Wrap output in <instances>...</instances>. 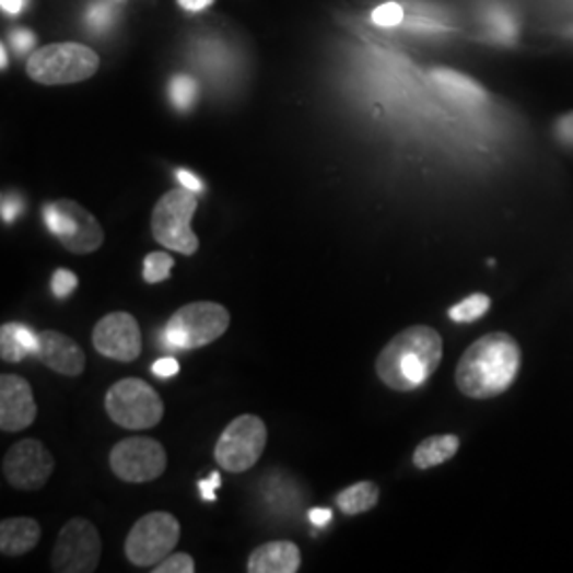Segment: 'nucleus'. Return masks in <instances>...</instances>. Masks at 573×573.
Segmentation results:
<instances>
[{
    "label": "nucleus",
    "mask_w": 573,
    "mask_h": 573,
    "mask_svg": "<svg viewBox=\"0 0 573 573\" xmlns=\"http://www.w3.org/2000/svg\"><path fill=\"white\" fill-rule=\"evenodd\" d=\"M521 347L503 331L476 340L459 359L455 381L461 394L473 399L502 395L518 376Z\"/></svg>",
    "instance_id": "nucleus-1"
},
{
    "label": "nucleus",
    "mask_w": 573,
    "mask_h": 573,
    "mask_svg": "<svg viewBox=\"0 0 573 573\" xmlns=\"http://www.w3.org/2000/svg\"><path fill=\"white\" fill-rule=\"evenodd\" d=\"M444 355L442 336L428 325L399 331L376 359L378 378L394 391L408 394L425 385Z\"/></svg>",
    "instance_id": "nucleus-2"
},
{
    "label": "nucleus",
    "mask_w": 573,
    "mask_h": 573,
    "mask_svg": "<svg viewBox=\"0 0 573 573\" xmlns=\"http://www.w3.org/2000/svg\"><path fill=\"white\" fill-rule=\"evenodd\" d=\"M196 211V191L180 187L164 194L151 213V234L155 243L180 255H196L200 249V241L191 230V217Z\"/></svg>",
    "instance_id": "nucleus-3"
},
{
    "label": "nucleus",
    "mask_w": 573,
    "mask_h": 573,
    "mask_svg": "<svg viewBox=\"0 0 573 573\" xmlns=\"http://www.w3.org/2000/svg\"><path fill=\"white\" fill-rule=\"evenodd\" d=\"M101 67L96 51L79 43H56L31 54L26 71L43 85H69L94 77Z\"/></svg>",
    "instance_id": "nucleus-4"
},
{
    "label": "nucleus",
    "mask_w": 573,
    "mask_h": 573,
    "mask_svg": "<svg viewBox=\"0 0 573 573\" xmlns=\"http://www.w3.org/2000/svg\"><path fill=\"white\" fill-rule=\"evenodd\" d=\"M230 321V311L217 302L185 304L166 323L164 344L168 349H202L219 340Z\"/></svg>",
    "instance_id": "nucleus-5"
},
{
    "label": "nucleus",
    "mask_w": 573,
    "mask_h": 573,
    "mask_svg": "<svg viewBox=\"0 0 573 573\" xmlns=\"http://www.w3.org/2000/svg\"><path fill=\"white\" fill-rule=\"evenodd\" d=\"M108 419L124 430H151L164 419V401L141 378L117 381L105 397Z\"/></svg>",
    "instance_id": "nucleus-6"
},
{
    "label": "nucleus",
    "mask_w": 573,
    "mask_h": 573,
    "mask_svg": "<svg viewBox=\"0 0 573 573\" xmlns=\"http://www.w3.org/2000/svg\"><path fill=\"white\" fill-rule=\"evenodd\" d=\"M43 221L47 230L62 243V247L74 255L98 252L105 243V230L101 221L74 200L45 204Z\"/></svg>",
    "instance_id": "nucleus-7"
},
{
    "label": "nucleus",
    "mask_w": 573,
    "mask_h": 573,
    "mask_svg": "<svg viewBox=\"0 0 573 573\" xmlns=\"http://www.w3.org/2000/svg\"><path fill=\"white\" fill-rule=\"evenodd\" d=\"M179 521L171 512H149L126 538V559L137 568H155L179 543Z\"/></svg>",
    "instance_id": "nucleus-8"
},
{
    "label": "nucleus",
    "mask_w": 573,
    "mask_h": 573,
    "mask_svg": "<svg viewBox=\"0 0 573 573\" xmlns=\"http://www.w3.org/2000/svg\"><path fill=\"white\" fill-rule=\"evenodd\" d=\"M266 442V423L255 414H241L219 435L215 461L230 473H243L261 459Z\"/></svg>",
    "instance_id": "nucleus-9"
},
{
    "label": "nucleus",
    "mask_w": 573,
    "mask_h": 573,
    "mask_svg": "<svg viewBox=\"0 0 573 573\" xmlns=\"http://www.w3.org/2000/svg\"><path fill=\"white\" fill-rule=\"evenodd\" d=\"M108 466L119 480L143 484L157 480L166 471L168 455L157 440L135 435L113 446L108 455Z\"/></svg>",
    "instance_id": "nucleus-10"
},
{
    "label": "nucleus",
    "mask_w": 573,
    "mask_h": 573,
    "mask_svg": "<svg viewBox=\"0 0 573 573\" xmlns=\"http://www.w3.org/2000/svg\"><path fill=\"white\" fill-rule=\"evenodd\" d=\"M103 554L98 529L85 518H71L51 552V570L60 573L96 572Z\"/></svg>",
    "instance_id": "nucleus-11"
},
{
    "label": "nucleus",
    "mask_w": 573,
    "mask_h": 573,
    "mask_svg": "<svg viewBox=\"0 0 573 573\" xmlns=\"http://www.w3.org/2000/svg\"><path fill=\"white\" fill-rule=\"evenodd\" d=\"M54 455L38 440H22L2 459L4 480L20 491H38L54 473Z\"/></svg>",
    "instance_id": "nucleus-12"
},
{
    "label": "nucleus",
    "mask_w": 573,
    "mask_h": 573,
    "mask_svg": "<svg viewBox=\"0 0 573 573\" xmlns=\"http://www.w3.org/2000/svg\"><path fill=\"white\" fill-rule=\"evenodd\" d=\"M94 349L113 361H135L143 351V336L130 313H110L92 331Z\"/></svg>",
    "instance_id": "nucleus-13"
},
{
    "label": "nucleus",
    "mask_w": 573,
    "mask_h": 573,
    "mask_svg": "<svg viewBox=\"0 0 573 573\" xmlns=\"http://www.w3.org/2000/svg\"><path fill=\"white\" fill-rule=\"evenodd\" d=\"M36 401L33 387L17 374L0 376V430L15 433L36 421Z\"/></svg>",
    "instance_id": "nucleus-14"
},
{
    "label": "nucleus",
    "mask_w": 573,
    "mask_h": 573,
    "mask_svg": "<svg viewBox=\"0 0 573 573\" xmlns=\"http://www.w3.org/2000/svg\"><path fill=\"white\" fill-rule=\"evenodd\" d=\"M35 358L49 370L69 378L81 376L85 370L83 349L67 334H60L56 329L38 331Z\"/></svg>",
    "instance_id": "nucleus-15"
},
{
    "label": "nucleus",
    "mask_w": 573,
    "mask_h": 573,
    "mask_svg": "<svg viewBox=\"0 0 573 573\" xmlns=\"http://www.w3.org/2000/svg\"><path fill=\"white\" fill-rule=\"evenodd\" d=\"M302 568V552L293 541H268L257 546L247 561L249 573H295Z\"/></svg>",
    "instance_id": "nucleus-16"
},
{
    "label": "nucleus",
    "mask_w": 573,
    "mask_h": 573,
    "mask_svg": "<svg viewBox=\"0 0 573 573\" xmlns=\"http://www.w3.org/2000/svg\"><path fill=\"white\" fill-rule=\"evenodd\" d=\"M431 79L437 85V90L457 105L480 107L489 101V94L484 92V87L461 72L435 69L431 72Z\"/></svg>",
    "instance_id": "nucleus-17"
},
{
    "label": "nucleus",
    "mask_w": 573,
    "mask_h": 573,
    "mask_svg": "<svg viewBox=\"0 0 573 573\" xmlns=\"http://www.w3.org/2000/svg\"><path fill=\"white\" fill-rule=\"evenodd\" d=\"M40 541V525L35 518L15 516L0 523V552L4 557L28 554Z\"/></svg>",
    "instance_id": "nucleus-18"
},
{
    "label": "nucleus",
    "mask_w": 573,
    "mask_h": 573,
    "mask_svg": "<svg viewBox=\"0 0 573 573\" xmlns=\"http://www.w3.org/2000/svg\"><path fill=\"white\" fill-rule=\"evenodd\" d=\"M38 334L28 325L7 323L0 329V358L7 363H20L26 358H35Z\"/></svg>",
    "instance_id": "nucleus-19"
},
{
    "label": "nucleus",
    "mask_w": 573,
    "mask_h": 573,
    "mask_svg": "<svg viewBox=\"0 0 573 573\" xmlns=\"http://www.w3.org/2000/svg\"><path fill=\"white\" fill-rule=\"evenodd\" d=\"M459 437L453 435V433H444V435H433L423 440L414 455H412V461L419 469H430V467L442 466L446 461H451L457 451H459Z\"/></svg>",
    "instance_id": "nucleus-20"
},
{
    "label": "nucleus",
    "mask_w": 573,
    "mask_h": 573,
    "mask_svg": "<svg viewBox=\"0 0 573 573\" xmlns=\"http://www.w3.org/2000/svg\"><path fill=\"white\" fill-rule=\"evenodd\" d=\"M378 498H381L378 484H374V482H370V480H363V482L351 484L349 489L340 491L338 498H336V505H338L344 514L358 516V514H363V512L372 510V507L378 503Z\"/></svg>",
    "instance_id": "nucleus-21"
},
{
    "label": "nucleus",
    "mask_w": 573,
    "mask_h": 573,
    "mask_svg": "<svg viewBox=\"0 0 573 573\" xmlns=\"http://www.w3.org/2000/svg\"><path fill=\"white\" fill-rule=\"evenodd\" d=\"M491 308V297L484 293H473L466 297L464 302L455 304L448 311V317L455 323H473L478 321L480 317H484Z\"/></svg>",
    "instance_id": "nucleus-22"
},
{
    "label": "nucleus",
    "mask_w": 573,
    "mask_h": 573,
    "mask_svg": "<svg viewBox=\"0 0 573 573\" xmlns=\"http://www.w3.org/2000/svg\"><path fill=\"white\" fill-rule=\"evenodd\" d=\"M168 96L177 110H189L198 101V83L187 74H175L168 85Z\"/></svg>",
    "instance_id": "nucleus-23"
},
{
    "label": "nucleus",
    "mask_w": 573,
    "mask_h": 573,
    "mask_svg": "<svg viewBox=\"0 0 573 573\" xmlns=\"http://www.w3.org/2000/svg\"><path fill=\"white\" fill-rule=\"evenodd\" d=\"M173 266H175V259H173L168 253H149V255L144 257L143 264L144 283L155 285V283L168 281Z\"/></svg>",
    "instance_id": "nucleus-24"
},
{
    "label": "nucleus",
    "mask_w": 573,
    "mask_h": 573,
    "mask_svg": "<svg viewBox=\"0 0 573 573\" xmlns=\"http://www.w3.org/2000/svg\"><path fill=\"white\" fill-rule=\"evenodd\" d=\"M115 22V9L108 0H94L85 11V24L92 33L105 35Z\"/></svg>",
    "instance_id": "nucleus-25"
},
{
    "label": "nucleus",
    "mask_w": 573,
    "mask_h": 573,
    "mask_svg": "<svg viewBox=\"0 0 573 573\" xmlns=\"http://www.w3.org/2000/svg\"><path fill=\"white\" fill-rule=\"evenodd\" d=\"M153 573H194L196 572V561L187 552H171L162 563L151 568Z\"/></svg>",
    "instance_id": "nucleus-26"
},
{
    "label": "nucleus",
    "mask_w": 573,
    "mask_h": 573,
    "mask_svg": "<svg viewBox=\"0 0 573 573\" xmlns=\"http://www.w3.org/2000/svg\"><path fill=\"white\" fill-rule=\"evenodd\" d=\"M401 20H404V9L397 2H385L376 7L372 13V22L383 28H394L397 24H401Z\"/></svg>",
    "instance_id": "nucleus-27"
},
{
    "label": "nucleus",
    "mask_w": 573,
    "mask_h": 573,
    "mask_svg": "<svg viewBox=\"0 0 573 573\" xmlns=\"http://www.w3.org/2000/svg\"><path fill=\"white\" fill-rule=\"evenodd\" d=\"M79 285L77 274L71 270H56L54 279H51V291L56 297H67L71 295L72 291Z\"/></svg>",
    "instance_id": "nucleus-28"
},
{
    "label": "nucleus",
    "mask_w": 573,
    "mask_h": 573,
    "mask_svg": "<svg viewBox=\"0 0 573 573\" xmlns=\"http://www.w3.org/2000/svg\"><path fill=\"white\" fill-rule=\"evenodd\" d=\"M20 213H24V200L17 194L2 196V221L13 223Z\"/></svg>",
    "instance_id": "nucleus-29"
},
{
    "label": "nucleus",
    "mask_w": 573,
    "mask_h": 573,
    "mask_svg": "<svg viewBox=\"0 0 573 573\" xmlns=\"http://www.w3.org/2000/svg\"><path fill=\"white\" fill-rule=\"evenodd\" d=\"M9 45L17 56H24L35 47V35L31 31H13L9 35Z\"/></svg>",
    "instance_id": "nucleus-30"
},
{
    "label": "nucleus",
    "mask_w": 573,
    "mask_h": 573,
    "mask_svg": "<svg viewBox=\"0 0 573 573\" xmlns=\"http://www.w3.org/2000/svg\"><path fill=\"white\" fill-rule=\"evenodd\" d=\"M557 139L568 147H573V113H565L554 121Z\"/></svg>",
    "instance_id": "nucleus-31"
},
{
    "label": "nucleus",
    "mask_w": 573,
    "mask_h": 573,
    "mask_svg": "<svg viewBox=\"0 0 573 573\" xmlns=\"http://www.w3.org/2000/svg\"><path fill=\"white\" fill-rule=\"evenodd\" d=\"M179 361L173 358L157 359V361L151 365V372H153L157 378H173V376L179 374Z\"/></svg>",
    "instance_id": "nucleus-32"
},
{
    "label": "nucleus",
    "mask_w": 573,
    "mask_h": 573,
    "mask_svg": "<svg viewBox=\"0 0 573 573\" xmlns=\"http://www.w3.org/2000/svg\"><path fill=\"white\" fill-rule=\"evenodd\" d=\"M198 487H200V495H202L204 502H215V491L221 487V476H219V471H213L209 478L200 480Z\"/></svg>",
    "instance_id": "nucleus-33"
},
{
    "label": "nucleus",
    "mask_w": 573,
    "mask_h": 573,
    "mask_svg": "<svg viewBox=\"0 0 573 573\" xmlns=\"http://www.w3.org/2000/svg\"><path fill=\"white\" fill-rule=\"evenodd\" d=\"M177 179H179L180 187H185V189H189V191L200 194V191L204 189L202 180L198 179L196 175H191L189 171H177Z\"/></svg>",
    "instance_id": "nucleus-34"
},
{
    "label": "nucleus",
    "mask_w": 573,
    "mask_h": 573,
    "mask_svg": "<svg viewBox=\"0 0 573 573\" xmlns=\"http://www.w3.org/2000/svg\"><path fill=\"white\" fill-rule=\"evenodd\" d=\"M331 510H327V507H315V510H311V514H308V518H311V523L315 525V527H327L329 523H331Z\"/></svg>",
    "instance_id": "nucleus-35"
},
{
    "label": "nucleus",
    "mask_w": 573,
    "mask_h": 573,
    "mask_svg": "<svg viewBox=\"0 0 573 573\" xmlns=\"http://www.w3.org/2000/svg\"><path fill=\"white\" fill-rule=\"evenodd\" d=\"M0 7L9 15H20L28 7V0H0Z\"/></svg>",
    "instance_id": "nucleus-36"
},
{
    "label": "nucleus",
    "mask_w": 573,
    "mask_h": 573,
    "mask_svg": "<svg viewBox=\"0 0 573 573\" xmlns=\"http://www.w3.org/2000/svg\"><path fill=\"white\" fill-rule=\"evenodd\" d=\"M179 2L180 7L183 9H187V11H202V9H207V7H211L215 0H177Z\"/></svg>",
    "instance_id": "nucleus-37"
},
{
    "label": "nucleus",
    "mask_w": 573,
    "mask_h": 573,
    "mask_svg": "<svg viewBox=\"0 0 573 573\" xmlns=\"http://www.w3.org/2000/svg\"><path fill=\"white\" fill-rule=\"evenodd\" d=\"M0 60H2V69H7V49H4V45L0 47Z\"/></svg>",
    "instance_id": "nucleus-38"
}]
</instances>
